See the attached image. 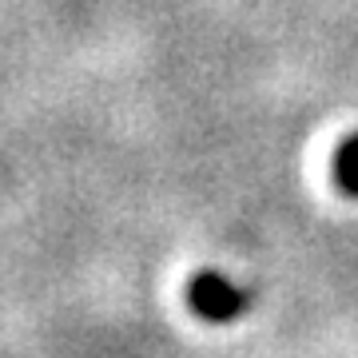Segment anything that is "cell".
<instances>
[{
	"label": "cell",
	"instance_id": "7a4b0ae2",
	"mask_svg": "<svg viewBox=\"0 0 358 358\" xmlns=\"http://www.w3.org/2000/svg\"><path fill=\"white\" fill-rule=\"evenodd\" d=\"M334 183L358 199V136L343 140V148L334 152Z\"/></svg>",
	"mask_w": 358,
	"mask_h": 358
},
{
	"label": "cell",
	"instance_id": "6da1fadb",
	"mask_svg": "<svg viewBox=\"0 0 358 358\" xmlns=\"http://www.w3.org/2000/svg\"><path fill=\"white\" fill-rule=\"evenodd\" d=\"M187 303L203 322H215V327H227V322H239L251 307V291L243 282H235L223 271H199L192 282H187Z\"/></svg>",
	"mask_w": 358,
	"mask_h": 358
}]
</instances>
